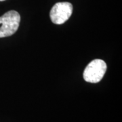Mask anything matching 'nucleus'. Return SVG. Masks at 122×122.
<instances>
[{"mask_svg": "<svg viewBox=\"0 0 122 122\" xmlns=\"http://www.w3.org/2000/svg\"><path fill=\"white\" fill-rule=\"evenodd\" d=\"M20 16L16 11L10 10L0 16V38L14 34L18 30Z\"/></svg>", "mask_w": 122, "mask_h": 122, "instance_id": "f257e3e1", "label": "nucleus"}, {"mask_svg": "<svg viewBox=\"0 0 122 122\" xmlns=\"http://www.w3.org/2000/svg\"><path fill=\"white\" fill-rule=\"evenodd\" d=\"M73 12V5L69 2H58L54 5L50 10V16L52 22L62 25L68 20Z\"/></svg>", "mask_w": 122, "mask_h": 122, "instance_id": "7ed1b4c3", "label": "nucleus"}, {"mask_svg": "<svg viewBox=\"0 0 122 122\" xmlns=\"http://www.w3.org/2000/svg\"><path fill=\"white\" fill-rule=\"evenodd\" d=\"M5 1V0H0V1Z\"/></svg>", "mask_w": 122, "mask_h": 122, "instance_id": "20e7f679", "label": "nucleus"}, {"mask_svg": "<svg viewBox=\"0 0 122 122\" xmlns=\"http://www.w3.org/2000/svg\"><path fill=\"white\" fill-rule=\"evenodd\" d=\"M107 71V64L100 59L92 61L83 71V79L90 83H98L103 78Z\"/></svg>", "mask_w": 122, "mask_h": 122, "instance_id": "f03ea898", "label": "nucleus"}]
</instances>
